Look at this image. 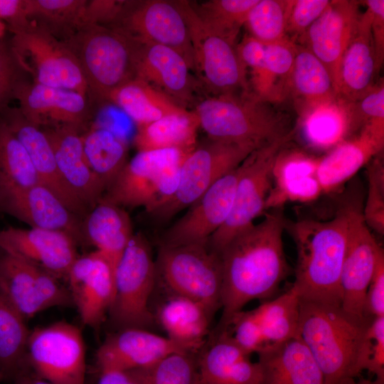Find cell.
Returning a JSON list of instances; mask_svg holds the SVG:
<instances>
[{"mask_svg":"<svg viewBox=\"0 0 384 384\" xmlns=\"http://www.w3.org/2000/svg\"><path fill=\"white\" fill-rule=\"evenodd\" d=\"M38 183L28 154L0 116V190Z\"/></svg>","mask_w":384,"mask_h":384,"instance_id":"cell-42","label":"cell"},{"mask_svg":"<svg viewBox=\"0 0 384 384\" xmlns=\"http://www.w3.org/2000/svg\"><path fill=\"white\" fill-rule=\"evenodd\" d=\"M41 128L51 145L63 179L90 210L102 198L106 188L87 162L82 140V130L72 125Z\"/></svg>","mask_w":384,"mask_h":384,"instance_id":"cell-26","label":"cell"},{"mask_svg":"<svg viewBox=\"0 0 384 384\" xmlns=\"http://www.w3.org/2000/svg\"><path fill=\"white\" fill-rule=\"evenodd\" d=\"M261 146L207 141L198 144L182 162L176 190L169 198L149 213L166 221L196 203L219 178L237 168Z\"/></svg>","mask_w":384,"mask_h":384,"instance_id":"cell-9","label":"cell"},{"mask_svg":"<svg viewBox=\"0 0 384 384\" xmlns=\"http://www.w3.org/2000/svg\"><path fill=\"white\" fill-rule=\"evenodd\" d=\"M336 384H384V378H375V380L360 378L356 380V378H345L340 380Z\"/></svg>","mask_w":384,"mask_h":384,"instance_id":"cell-60","label":"cell"},{"mask_svg":"<svg viewBox=\"0 0 384 384\" xmlns=\"http://www.w3.org/2000/svg\"><path fill=\"white\" fill-rule=\"evenodd\" d=\"M13 384H53L36 375L32 371L23 374L14 380Z\"/></svg>","mask_w":384,"mask_h":384,"instance_id":"cell-59","label":"cell"},{"mask_svg":"<svg viewBox=\"0 0 384 384\" xmlns=\"http://www.w3.org/2000/svg\"><path fill=\"white\" fill-rule=\"evenodd\" d=\"M11 33V47L33 82L73 90L88 97L79 63L64 42L33 22Z\"/></svg>","mask_w":384,"mask_h":384,"instance_id":"cell-10","label":"cell"},{"mask_svg":"<svg viewBox=\"0 0 384 384\" xmlns=\"http://www.w3.org/2000/svg\"><path fill=\"white\" fill-rule=\"evenodd\" d=\"M197 353L179 351L128 372L139 384H196Z\"/></svg>","mask_w":384,"mask_h":384,"instance_id":"cell-44","label":"cell"},{"mask_svg":"<svg viewBox=\"0 0 384 384\" xmlns=\"http://www.w3.org/2000/svg\"><path fill=\"white\" fill-rule=\"evenodd\" d=\"M257 354L262 384H326L316 360L298 336Z\"/></svg>","mask_w":384,"mask_h":384,"instance_id":"cell-32","label":"cell"},{"mask_svg":"<svg viewBox=\"0 0 384 384\" xmlns=\"http://www.w3.org/2000/svg\"><path fill=\"white\" fill-rule=\"evenodd\" d=\"M358 1L334 0L298 40L329 71L338 95L339 67L360 16Z\"/></svg>","mask_w":384,"mask_h":384,"instance_id":"cell-24","label":"cell"},{"mask_svg":"<svg viewBox=\"0 0 384 384\" xmlns=\"http://www.w3.org/2000/svg\"><path fill=\"white\" fill-rule=\"evenodd\" d=\"M180 2L190 31L194 71L202 87L210 95L250 92L247 70L238 55L236 42L208 31L191 2Z\"/></svg>","mask_w":384,"mask_h":384,"instance_id":"cell-12","label":"cell"},{"mask_svg":"<svg viewBox=\"0 0 384 384\" xmlns=\"http://www.w3.org/2000/svg\"><path fill=\"white\" fill-rule=\"evenodd\" d=\"M380 153L367 164L368 191L363 203V217L369 228L384 234V164Z\"/></svg>","mask_w":384,"mask_h":384,"instance_id":"cell-47","label":"cell"},{"mask_svg":"<svg viewBox=\"0 0 384 384\" xmlns=\"http://www.w3.org/2000/svg\"><path fill=\"white\" fill-rule=\"evenodd\" d=\"M28 367L53 384H85V347L80 329L60 321L31 331Z\"/></svg>","mask_w":384,"mask_h":384,"instance_id":"cell-13","label":"cell"},{"mask_svg":"<svg viewBox=\"0 0 384 384\" xmlns=\"http://www.w3.org/2000/svg\"><path fill=\"white\" fill-rule=\"evenodd\" d=\"M97 384H139L128 373L118 370L99 371Z\"/></svg>","mask_w":384,"mask_h":384,"instance_id":"cell-58","label":"cell"},{"mask_svg":"<svg viewBox=\"0 0 384 384\" xmlns=\"http://www.w3.org/2000/svg\"><path fill=\"white\" fill-rule=\"evenodd\" d=\"M287 221L284 208L270 209L262 220L237 234L219 253L222 266V314L214 335L253 299L272 296L289 268L284 250Z\"/></svg>","mask_w":384,"mask_h":384,"instance_id":"cell-1","label":"cell"},{"mask_svg":"<svg viewBox=\"0 0 384 384\" xmlns=\"http://www.w3.org/2000/svg\"><path fill=\"white\" fill-rule=\"evenodd\" d=\"M191 151L166 149L138 151L127 161L101 199L122 208L143 207L151 213L176 190L181 165Z\"/></svg>","mask_w":384,"mask_h":384,"instance_id":"cell-6","label":"cell"},{"mask_svg":"<svg viewBox=\"0 0 384 384\" xmlns=\"http://www.w3.org/2000/svg\"><path fill=\"white\" fill-rule=\"evenodd\" d=\"M297 42L288 36L265 45V62L267 74L281 100L288 92V82L293 68Z\"/></svg>","mask_w":384,"mask_h":384,"instance_id":"cell-48","label":"cell"},{"mask_svg":"<svg viewBox=\"0 0 384 384\" xmlns=\"http://www.w3.org/2000/svg\"><path fill=\"white\" fill-rule=\"evenodd\" d=\"M197 353L196 384H262V369L228 331L213 336Z\"/></svg>","mask_w":384,"mask_h":384,"instance_id":"cell-29","label":"cell"},{"mask_svg":"<svg viewBox=\"0 0 384 384\" xmlns=\"http://www.w3.org/2000/svg\"><path fill=\"white\" fill-rule=\"evenodd\" d=\"M156 282L151 247L141 233H134L114 271V294L108 311L115 331L149 329L156 322L149 300Z\"/></svg>","mask_w":384,"mask_h":384,"instance_id":"cell-8","label":"cell"},{"mask_svg":"<svg viewBox=\"0 0 384 384\" xmlns=\"http://www.w3.org/2000/svg\"><path fill=\"white\" fill-rule=\"evenodd\" d=\"M363 203L351 198L347 227V247L341 277V307L358 318L363 316L366 293L383 250L363 217Z\"/></svg>","mask_w":384,"mask_h":384,"instance_id":"cell-15","label":"cell"},{"mask_svg":"<svg viewBox=\"0 0 384 384\" xmlns=\"http://www.w3.org/2000/svg\"><path fill=\"white\" fill-rule=\"evenodd\" d=\"M287 7V0H258L245 23L248 34L264 45L286 37Z\"/></svg>","mask_w":384,"mask_h":384,"instance_id":"cell-45","label":"cell"},{"mask_svg":"<svg viewBox=\"0 0 384 384\" xmlns=\"http://www.w3.org/2000/svg\"><path fill=\"white\" fill-rule=\"evenodd\" d=\"M350 199L329 220L287 223L297 250L292 287L301 299L341 306V277L347 247Z\"/></svg>","mask_w":384,"mask_h":384,"instance_id":"cell-2","label":"cell"},{"mask_svg":"<svg viewBox=\"0 0 384 384\" xmlns=\"http://www.w3.org/2000/svg\"><path fill=\"white\" fill-rule=\"evenodd\" d=\"M87 0H26L27 18L64 41L82 25Z\"/></svg>","mask_w":384,"mask_h":384,"instance_id":"cell-41","label":"cell"},{"mask_svg":"<svg viewBox=\"0 0 384 384\" xmlns=\"http://www.w3.org/2000/svg\"><path fill=\"white\" fill-rule=\"evenodd\" d=\"M154 316L167 337L196 352L204 346L213 318L201 304L173 294L159 306Z\"/></svg>","mask_w":384,"mask_h":384,"instance_id":"cell-34","label":"cell"},{"mask_svg":"<svg viewBox=\"0 0 384 384\" xmlns=\"http://www.w3.org/2000/svg\"><path fill=\"white\" fill-rule=\"evenodd\" d=\"M363 312L370 319L384 316V255L378 260L367 289Z\"/></svg>","mask_w":384,"mask_h":384,"instance_id":"cell-54","label":"cell"},{"mask_svg":"<svg viewBox=\"0 0 384 384\" xmlns=\"http://www.w3.org/2000/svg\"><path fill=\"white\" fill-rule=\"evenodd\" d=\"M363 369L384 378V316L372 319L367 328Z\"/></svg>","mask_w":384,"mask_h":384,"instance_id":"cell-52","label":"cell"},{"mask_svg":"<svg viewBox=\"0 0 384 384\" xmlns=\"http://www.w3.org/2000/svg\"><path fill=\"white\" fill-rule=\"evenodd\" d=\"M354 109L360 122L363 125L371 121L384 122V83L382 80L358 101Z\"/></svg>","mask_w":384,"mask_h":384,"instance_id":"cell-55","label":"cell"},{"mask_svg":"<svg viewBox=\"0 0 384 384\" xmlns=\"http://www.w3.org/2000/svg\"><path fill=\"white\" fill-rule=\"evenodd\" d=\"M370 15L371 34L375 51L376 68L380 71L384 60V1H362Z\"/></svg>","mask_w":384,"mask_h":384,"instance_id":"cell-56","label":"cell"},{"mask_svg":"<svg viewBox=\"0 0 384 384\" xmlns=\"http://www.w3.org/2000/svg\"><path fill=\"white\" fill-rule=\"evenodd\" d=\"M108 103L122 110L138 127L186 110L148 82L136 78L114 91Z\"/></svg>","mask_w":384,"mask_h":384,"instance_id":"cell-38","label":"cell"},{"mask_svg":"<svg viewBox=\"0 0 384 384\" xmlns=\"http://www.w3.org/2000/svg\"><path fill=\"white\" fill-rule=\"evenodd\" d=\"M111 28L138 42L176 50L194 70L190 31L180 1H127L119 19Z\"/></svg>","mask_w":384,"mask_h":384,"instance_id":"cell-14","label":"cell"},{"mask_svg":"<svg viewBox=\"0 0 384 384\" xmlns=\"http://www.w3.org/2000/svg\"><path fill=\"white\" fill-rule=\"evenodd\" d=\"M115 269L100 252L79 256L66 280L84 325L97 329L105 321L114 294Z\"/></svg>","mask_w":384,"mask_h":384,"instance_id":"cell-21","label":"cell"},{"mask_svg":"<svg viewBox=\"0 0 384 384\" xmlns=\"http://www.w3.org/2000/svg\"><path fill=\"white\" fill-rule=\"evenodd\" d=\"M25 321L0 291V382L31 372L27 362L31 331Z\"/></svg>","mask_w":384,"mask_h":384,"instance_id":"cell-37","label":"cell"},{"mask_svg":"<svg viewBox=\"0 0 384 384\" xmlns=\"http://www.w3.org/2000/svg\"><path fill=\"white\" fill-rule=\"evenodd\" d=\"M193 110L213 141L262 146L293 131L269 102L250 92L205 95Z\"/></svg>","mask_w":384,"mask_h":384,"instance_id":"cell-4","label":"cell"},{"mask_svg":"<svg viewBox=\"0 0 384 384\" xmlns=\"http://www.w3.org/2000/svg\"><path fill=\"white\" fill-rule=\"evenodd\" d=\"M82 233L84 242L95 246L114 269L134 234L127 210L102 199L84 217Z\"/></svg>","mask_w":384,"mask_h":384,"instance_id":"cell-33","label":"cell"},{"mask_svg":"<svg viewBox=\"0 0 384 384\" xmlns=\"http://www.w3.org/2000/svg\"><path fill=\"white\" fill-rule=\"evenodd\" d=\"M288 92L299 114L338 96L326 67L306 47L297 43Z\"/></svg>","mask_w":384,"mask_h":384,"instance_id":"cell-35","label":"cell"},{"mask_svg":"<svg viewBox=\"0 0 384 384\" xmlns=\"http://www.w3.org/2000/svg\"><path fill=\"white\" fill-rule=\"evenodd\" d=\"M28 75L13 51L9 41H0V110L8 106L16 87Z\"/></svg>","mask_w":384,"mask_h":384,"instance_id":"cell-50","label":"cell"},{"mask_svg":"<svg viewBox=\"0 0 384 384\" xmlns=\"http://www.w3.org/2000/svg\"><path fill=\"white\" fill-rule=\"evenodd\" d=\"M199 128L196 112L186 109L139 126L133 143L138 151L166 149L191 151L198 144Z\"/></svg>","mask_w":384,"mask_h":384,"instance_id":"cell-36","label":"cell"},{"mask_svg":"<svg viewBox=\"0 0 384 384\" xmlns=\"http://www.w3.org/2000/svg\"><path fill=\"white\" fill-rule=\"evenodd\" d=\"M64 42L77 58L94 107L108 103L114 91L135 78L138 42L106 26H82Z\"/></svg>","mask_w":384,"mask_h":384,"instance_id":"cell-5","label":"cell"},{"mask_svg":"<svg viewBox=\"0 0 384 384\" xmlns=\"http://www.w3.org/2000/svg\"><path fill=\"white\" fill-rule=\"evenodd\" d=\"M235 342L245 351L252 354L266 348L265 341L252 310L235 314L227 329Z\"/></svg>","mask_w":384,"mask_h":384,"instance_id":"cell-51","label":"cell"},{"mask_svg":"<svg viewBox=\"0 0 384 384\" xmlns=\"http://www.w3.org/2000/svg\"><path fill=\"white\" fill-rule=\"evenodd\" d=\"M82 140L89 166L107 189L128 161L125 139L109 128L92 126Z\"/></svg>","mask_w":384,"mask_h":384,"instance_id":"cell-39","label":"cell"},{"mask_svg":"<svg viewBox=\"0 0 384 384\" xmlns=\"http://www.w3.org/2000/svg\"><path fill=\"white\" fill-rule=\"evenodd\" d=\"M370 321L351 315L339 306L300 299L297 336L316 360L326 384L356 378L363 370L364 343Z\"/></svg>","mask_w":384,"mask_h":384,"instance_id":"cell-3","label":"cell"},{"mask_svg":"<svg viewBox=\"0 0 384 384\" xmlns=\"http://www.w3.org/2000/svg\"><path fill=\"white\" fill-rule=\"evenodd\" d=\"M330 3L331 0H287V36L297 42Z\"/></svg>","mask_w":384,"mask_h":384,"instance_id":"cell-49","label":"cell"},{"mask_svg":"<svg viewBox=\"0 0 384 384\" xmlns=\"http://www.w3.org/2000/svg\"><path fill=\"white\" fill-rule=\"evenodd\" d=\"M179 351L197 353L187 346L147 329H125L109 334L97 351L99 371H129L147 367Z\"/></svg>","mask_w":384,"mask_h":384,"instance_id":"cell-23","label":"cell"},{"mask_svg":"<svg viewBox=\"0 0 384 384\" xmlns=\"http://www.w3.org/2000/svg\"><path fill=\"white\" fill-rule=\"evenodd\" d=\"M0 291L25 319L50 307L74 306L59 279L1 249Z\"/></svg>","mask_w":384,"mask_h":384,"instance_id":"cell-16","label":"cell"},{"mask_svg":"<svg viewBox=\"0 0 384 384\" xmlns=\"http://www.w3.org/2000/svg\"><path fill=\"white\" fill-rule=\"evenodd\" d=\"M77 242L68 234L41 228L0 230V249L51 274L67 278L79 257Z\"/></svg>","mask_w":384,"mask_h":384,"instance_id":"cell-18","label":"cell"},{"mask_svg":"<svg viewBox=\"0 0 384 384\" xmlns=\"http://www.w3.org/2000/svg\"><path fill=\"white\" fill-rule=\"evenodd\" d=\"M258 0H210L191 6L210 32L236 42L241 27Z\"/></svg>","mask_w":384,"mask_h":384,"instance_id":"cell-43","label":"cell"},{"mask_svg":"<svg viewBox=\"0 0 384 384\" xmlns=\"http://www.w3.org/2000/svg\"><path fill=\"white\" fill-rule=\"evenodd\" d=\"M127 2L124 0H87L83 25L112 28L119 19Z\"/></svg>","mask_w":384,"mask_h":384,"instance_id":"cell-53","label":"cell"},{"mask_svg":"<svg viewBox=\"0 0 384 384\" xmlns=\"http://www.w3.org/2000/svg\"><path fill=\"white\" fill-rule=\"evenodd\" d=\"M0 116L28 154L39 183L51 191L72 212L80 217L85 216L89 209L63 179L43 129L28 120L18 107L8 105L0 110Z\"/></svg>","mask_w":384,"mask_h":384,"instance_id":"cell-25","label":"cell"},{"mask_svg":"<svg viewBox=\"0 0 384 384\" xmlns=\"http://www.w3.org/2000/svg\"><path fill=\"white\" fill-rule=\"evenodd\" d=\"M155 263L156 280L169 294L201 304L213 316L221 309V260L208 245H161Z\"/></svg>","mask_w":384,"mask_h":384,"instance_id":"cell-7","label":"cell"},{"mask_svg":"<svg viewBox=\"0 0 384 384\" xmlns=\"http://www.w3.org/2000/svg\"><path fill=\"white\" fill-rule=\"evenodd\" d=\"M319 159L306 150L285 145L274 163L265 210L284 208L287 203L316 200L323 193L316 174Z\"/></svg>","mask_w":384,"mask_h":384,"instance_id":"cell-28","label":"cell"},{"mask_svg":"<svg viewBox=\"0 0 384 384\" xmlns=\"http://www.w3.org/2000/svg\"><path fill=\"white\" fill-rule=\"evenodd\" d=\"M384 147V122L363 124L358 134L336 145L319 157L317 177L323 193L335 191L368 164Z\"/></svg>","mask_w":384,"mask_h":384,"instance_id":"cell-27","label":"cell"},{"mask_svg":"<svg viewBox=\"0 0 384 384\" xmlns=\"http://www.w3.org/2000/svg\"><path fill=\"white\" fill-rule=\"evenodd\" d=\"M294 135L293 129L288 135L256 149L241 163L231 212L208 242L212 251L219 255L237 234L253 224L255 219L265 211L275 159Z\"/></svg>","mask_w":384,"mask_h":384,"instance_id":"cell-11","label":"cell"},{"mask_svg":"<svg viewBox=\"0 0 384 384\" xmlns=\"http://www.w3.org/2000/svg\"><path fill=\"white\" fill-rule=\"evenodd\" d=\"M240 174L241 164L215 182L165 231L161 245H208L231 212Z\"/></svg>","mask_w":384,"mask_h":384,"instance_id":"cell-17","label":"cell"},{"mask_svg":"<svg viewBox=\"0 0 384 384\" xmlns=\"http://www.w3.org/2000/svg\"><path fill=\"white\" fill-rule=\"evenodd\" d=\"M298 133L303 143L315 150H330L351 137L358 120L354 103L336 97L316 105L299 114Z\"/></svg>","mask_w":384,"mask_h":384,"instance_id":"cell-30","label":"cell"},{"mask_svg":"<svg viewBox=\"0 0 384 384\" xmlns=\"http://www.w3.org/2000/svg\"><path fill=\"white\" fill-rule=\"evenodd\" d=\"M0 211L31 228L63 232L70 235L77 243L84 242L82 219L41 183L0 190Z\"/></svg>","mask_w":384,"mask_h":384,"instance_id":"cell-20","label":"cell"},{"mask_svg":"<svg viewBox=\"0 0 384 384\" xmlns=\"http://www.w3.org/2000/svg\"><path fill=\"white\" fill-rule=\"evenodd\" d=\"M370 23L366 10L360 15L341 60L338 95L349 102L358 101L375 85L378 70Z\"/></svg>","mask_w":384,"mask_h":384,"instance_id":"cell-31","label":"cell"},{"mask_svg":"<svg viewBox=\"0 0 384 384\" xmlns=\"http://www.w3.org/2000/svg\"><path fill=\"white\" fill-rule=\"evenodd\" d=\"M14 99L18 100L26 118L39 127L72 125L83 130L95 108L88 97L80 92L28 79L16 87Z\"/></svg>","mask_w":384,"mask_h":384,"instance_id":"cell-19","label":"cell"},{"mask_svg":"<svg viewBox=\"0 0 384 384\" xmlns=\"http://www.w3.org/2000/svg\"><path fill=\"white\" fill-rule=\"evenodd\" d=\"M6 28V24L0 20V41L4 39Z\"/></svg>","mask_w":384,"mask_h":384,"instance_id":"cell-61","label":"cell"},{"mask_svg":"<svg viewBox=\"0 0 384 384\" xmlns=\"http://www.w3.org/2000/svg\"><path fill=\"white\" fill-rule=\"evenodd\" d=\"M0 20L11 32L28 25L26 0H0Z\"/></svg>","mask_w":384,"mask_h":384,"instance_id":"cell-57","label":"cell"},{"mask_svg":"<svg viewBox=\"0 0 384 384\" xmlns=\"http://www.w3.org/2000/svg\"><path fill=\"white\" fill-rule=\"evenodd\" d=\"M299 309V295L291 287L282 295L252 309L265 341V349L298 335Z\"/></svg>","mask_w":384,"mask_h":384,"instance_id":"cell-40","label":"cell"},{"mask_svg":"<svg viewBox=\"0 0 384 384\" xmlns=\"http://www.w3.org/2000/svg\"><path fill=\"white\" fill-rule=\"evenodd\" d=\"M191 71L186 60L176 50L138 42L135 78L148 82L186 109L194 107L203 89Z\"/></svg>","mask_w":384,"mask_h":384,"instance_id":"cell-22","label":"cell"},{"mask_svg":"<svg viewBox=\"0 0 384 384\" xmlns=\"http://www.w3.org/2000/svg\"><path fill=\"white\" fill-rule=\"evenodd\" d=\"M237 51L247 71H250V92L269 103L280 101L266 69L265 45L247 34L237 44Z\"/></svg>","mask_w":384,"mask_h":384,"instance_id":"cell-46","label":"cell"}]
</instances>
